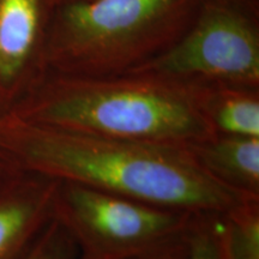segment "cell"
I'll use <instances>...</instances> for the list:
<instances>
[{
  "label": "cell",
  "instance_id": "cell-3",
  "mask_svg": "<svg viewBox=\"0 0 259 259\" xmlns=\"http://www.w3.org/2000/svg\"><path fill=\"white\" fill-rule=\"evenodd\" d=\"M203 0H78L54 6L47 71L108 76L137 69L179 38Z\"/></svg>",
  "mask_w": 259,
  "mask_h": 259
},
{
  "label": "cell",
  "instance_id": "cell-15",
  "mask_svg": "<svg viewBox=\"0 0 259 259\" xmlns=\"http://www.w3.org/2000/svg\"><path fill=\"white\" fill-rule=\"evenodd\" d=\"M51 4L54 6L60 5V4H66V3H73V2H78V0H50Z\"/></svg>",
  "mask_w": 259,
  "mask_h": 259
},
{
  "label": "cell",
  "instance_id": "cell-10",
  "mask_svg": "<svg viewBox=\"0 0 259 259\" xmlns=\"http://www.w3.org/2000/svg\"><path fill=\"white\" fill-rule=\"evenodd\" d=\"M223 259H259V200H247L218 215Z\"/></svg>",
  "mask_w": 259,
  "mask_h": 259
},
{
  "label": "cell",
  "instance_id": "cell-2",
  "mask_svg": "<svg viewBox=\"0 0 259 259\" xmlns=\"http://www.w3.org/2000/svg\"><path fill=\"white\" fill-rule=\"evenodd\" d=\"M9 114L142 143L190 147L215 136L200 109L198 83L149 73L73 76L47 71Z\"/></svg>",
  "mask_w": 259,
  "mask_h": 259
},
{
  "label": "cell",
  "instance_id": "cell-11",
  "mask_svg": "<svg viewBox=\"0 0 259 259\" xmlns=\"http://www.w3.org/2000/svg\"><path fill=\"white\" fill-rule=\"evenodd\" d=\"M185 259H223L216 213H194L192 216L187 227Z\"/></svg>",
  "mask_w": 259,
  "mask_h": 259
},
{
  "label": "cell",
  "instance_id": "cell-13",
  "mask_svg": "<svg viewBox=\"0 0 259 259\" xmlns=\"http://www.w3.org/2000/svg\"><path fill=\"white\" fill-rule=\"evenodd\" d=\"M187 227L184 231L121 259H185L187 253Z\"/></svg>",
  "mask_w": 259,
  "mask_h": 259
},
{
  "label": "cell",
  "instance_id": "cell-12",
  "mask_svg": "<svg viewBox=\"0 0 259 259\" xmlns=\"http://www.w3.org/2000/svg\"><path fill=\"white\" fill-rule=\"evenodd\" d=\"M23 259H77V248L65 227L52 218Z\"/></svg>",
  "mask_w": 259,
  "mask_h": 259
},
{
  "label": "cell",
  "instance_id": "cell-7",
  "mask_svg": "<svg viewBox=\"0 0 259 259\" xmlns=\"http://www.w3.org/2000/svg\"><path fill=\"white\" fill-rule=\"evenodd\" d=\"M58 180L15 169L0 181V259H23L53 218Z\"/></svg>",
  "mask_w": 259,
  "mask_h": 259
},
{
  "label": "cell",
  "instance_id": "cell-9",
  "mask_svg": "<svg viewBox=\"0 0 259 259\" xmlns=\"http://www.w3.org/2000/svg\"><path fill=\"white\" fill-rule=\"evenodd\" d=\"M199 106L215 135L259 137V88L198 83Z\"/></svg>",
  "mask_w": 259,
  "mask_h": 259
},
{
  "label": "cell",
  "instance_id": "cell-5",
  "mask_svg": "<svg viewBox=\"0 0 259 259\" xmlns=\"http://www.w3.org/2000/svg\"><path fill=\"white\" fill-rule=\"evenodd\" d=\"M194 213L58 181L53 219L65 227L77 259H121L179 233Z\"/></svg>",
  "mask_w": 259,
  "mask_h": 259
},
{
  "label": "cell",
  "instance_id": "cell-4",
  "mask_svg": "<svg viewBox=\"0 0 259 259\" xmlns=\"http://www.w3.org/2000/svg\"><path fill=\"white\" fill-rule=\"evenodd\" d=\"M130 72L259 88V0H203L170 47Z\"/></svg>",
  "mask_w": 259,
  "mask_h": 259
},
{
  "label": "cell",
  "instance_id": "cell-8",
  "mask_svg": "<svg viewBox=\"0 0 259 259\" xmlns=\"http://www.w3.org/2000/svg\"><path fill=\"white\" fill-rule=\"evenodd\" d=\"M187 148L212 178L259 200V137L215 135Z\"/></svg>",
  "mask_w": 259,
  "mask_h": 259
},
{
  "label": "cell",
  "instance_id": "cell-6",
  "mask_svg": "<svg viewBox=\"0 0 259 259\" xmlns=\"http://www.w3.org/2000/svg\"><path fill=\"white\" fill-rule=\"evenodd\" d=\"M50 0H0V115L9 114L47 72Z\"/></svg>",
  "mask_w": 259,
  "mask_h": 259
},
{
  "label": "cell",
  "instance_id": "cell-14",
  "mask_svg": "<svg viewBox=\"0 0 259 259\" xmlns=\"http://www.w3.org/2000/svg\"><path fill=\"white\" fill-rule=\"evenodd\" d=\"M14 170L15 168L11 167V164L0 155V181L4 179L5 177H8L9 174Z\"/></svg>",
  "mask_w": 259,
  "mask_h": 259
},
{
  "label": "cell",
  "instance_id": "cell-1",
  "mask_svg": "<svg viewBox=\"0 0 259 259\" xmlns=\"http://www.w3.org/2000/svg\"><path fill=\"white\" fill-rule=\"evenodd\" d=\"M0 155L15 169L190 213L247 200L212 178L187 147L121 141L0 115Z\"/></svg>",
  "mask_w": 259,
  "mask_h": 259
}]
</instances>
